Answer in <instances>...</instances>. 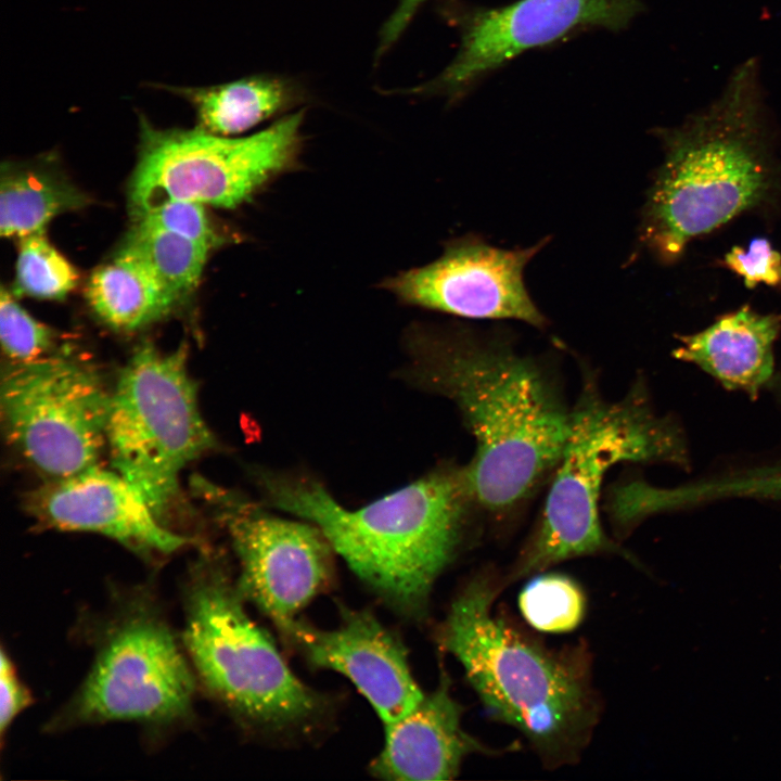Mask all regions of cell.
Segmentation results:
<instances>
[{
  "mask_svg": "<svg viewBox=\"0 0 781 781\" xmlns=\"http://www.w3.org/2000/svg\"><path fill=\"white\" fill-rule=\"evenodd\" d=\"M420 349L421 380L454 402L474 437L463 470L475 504L511 512L553 474L571 410L538 362L501 337L456 332L426 337Z\"/></svg>",
  "mask_w": 781,
  "mask_h": 781,
  "instance_id": "6da1fadb",
  "label": "cell"
},
{
  "mask_svg": "<svg viewBox=\"0 0 781 781\" xmlns=\"http://www.w3.org/2000/svg\"><path fill=\"white\" fill-rule=\"evenodd\" d=\"M657 133L665 154L640 241L661 260H675L692 239L772 199L779 175L755 59L731 74L709 105Z\"/></svg>",
  "mask_w": 781,
  "mask_h": 781,
  "instance_id": "7a4b0ae2",
  "label": "cell"
},
{
  "mask_svg": "<svg viewBox=\"0 0 781 781\" xmlns=\"http://www.w3.org/2000/svg\"><path fill=\"white\" fill-rule=\"evenodd\" d=\"M274 507L317 526L351 571L392 607L421 616L475 504L463 469H440L357 510L319 483L263 473Z\"/></svg>",
  "mask_w": 781,
  "mask_h": 781,
  "instance_id": "3957f363",
  "label": "cell"
},
{
  "mask_svg": "<svg viewBox=\"0 0 781 781\" xmlns=\"http://www.w3.org/2000/svg\"><path fill=\"white\" fill-rule=\"evenodd\" d=\"M500 586L469 581L437 630L486 710L517 729L550 767L572 764L587 745L598 706L581 645L549 650L495 613Z\"/></svg>",
  "mask_w": 781,
  "mask_h": 781,
  "instance_id": "277c9868",
  "label": "cell"
},
{
  "mask_svg": "<svg viewBox=\"0 0 781 781\" xmlns=\"http://www.w3.org/2000/svg\"><path fill=\"white\" fill-rule=\"evenodd\" d=\"M622 461L689 465L680 426L655 414L640 382L617 401L590 385L571 410L568 434L553 472L539 524L509 579L539 573L569 559L615 551L599 520L600 489Z\"/></svg>",
  "mask_w": 781,
  "mask_h": 781,
  "instance_id": "5b68a950",
  "label": "cell"
},
{
  "mask_svg": "<svg viewBox=\"0 0 781 781\" xmlns=\"http://www.w3.org/2000/svg\"><path fill=\"white\" fill-rule=\"evenodd\" d=\"M184 644L206 688L241 720L269 731L303 728L327 707L243 606L238 585L201 565L187 593Z\"/></svg>",
  "mask_w": 781,
  "mask_h": 781,
  "instance_id": "8992f818",
  "label": "cell"
},
{
  "mask_svg": "<svg viewBox=\"0 0 781 781\" xmlns=\"http://www.w3.org/2000/svg\"><path fill=\"white\" fill-rule=\"evenodd\" d=\"M187 356L184 344L166 354L138 346L111 394L106 425L112 466L164 525L181 502L180 472L216 444Z\"/></svg>",
  "mask_w": 781,
  "mask_h": 781,
  "instance_id": "52a82bcc",
  "label": "cell"
},
{
  "mask_svg": "<svg viewBox=\"0 0 781 781\" xmlns=\"http://www.w3.org/2000/svg\"><path fill=\"white\" fill-rule=\"evenodd\" d=\"M304 111L241 138L140 121L139 159L129 183L135 218L172 200L232 208L285 169L300 144Z\"/></svg>",
  "mask_w": 781,
  "mask_h": 781,
  "instance_id": "ba28073f",
  "label": "cell"
},
{
  "mask_svg": "<svg viewBox=\"0 0 781 781\" xmlns=\"http://www.w3.org/2000/svg\"><path fill=\"white\" fill-rule=\"evenodd\" d=\"M111 394L95 370L67 356L14 362L1 380L5 435L52 479L72 476L98 465Z\"/></svg>",
  "mask_w": 781,
  "mask_h": 781,
  "instance_id": "9c48e42d",
  "label": "cell"
},
{
  "mask_svg": "<svg viewBox=\"0 0 781 781\" xmlns=\"http://www.w3.org/2000/svg\"><path fill=\"white\" fill-rule=\"evenodd\" d=\"M193 688L167 625L137 609L110 631L69 710L88 722H167L189 712Z\"/></svg>",
  "mask_w": 781,
  "mask_h": 781,
  "instance_id": "30bf717a",
  "label": "cell"
},
{
  "mask_svg": "<svg viewBox=\"0 0 781 781\" xmlns=\"http://www.w3.org/2000/svg\"><path fill=\"white\" fill-rule=\"evenodd\" d=\"M193 486L227 528L240 562L243 598L284 628L329 584V541L313 524L269 515L202 477Z\"/></svg>",
  "mask_w": 781,
  "mask_h": 781,
  "instance_id": "8fae6325",
  "label": "cell"
},
{
  "mask_svg": "<svg viewBox=\"0 0 781 781\" xmlns=\"http://www.w3.org/2000/svg\"><path fill=\"white\" fill-rule=\"evenodd\" d=\"M643 10L641 0H517L464 16L450 64L409 93L460 98L479 78L526 50L584 27L617 31Z\"/></svg>",
  "mask_w": 781,
  "mask_h": 781,
  "instance_id": "7c38bea8",
  "label": "cell"
},
{
  "mask_svg": "<svg viewBox=\"0 0 781 781\" xmlns=\"http://www.w3.org/2000/svg\"><path fill=\"white\" fill-rule=\"evenodd\" d=\"M546 241L504 249L466 236L433 263L389 279L385 287L424 308L472 319H515L541 328L546 318L526 290L524 269Z\"/></svg>",
  "mask_w": 781,
  "mask_h": 781,
  "instance_id": "4fadbf2b",
  "label": "cell"
},
{
  "mask_svg": "<svg viewBox=\"0 0 781 781\" xmlns=\"http://www.w3.org/2000/svg\"><path fill=\"white\" fill-rule=\"evenodd\" d=\"M280 631L312 667L347 677L384 725L406 716L424 696L402 643L369 611L344 609L332 629L294 619Z\"/></svg>",
  "mask_w": 781,
  "mask_h": 781,
  "instance_id": "5bb4252c",
  "label": "cell"
},
{
  "mask_svg": "<svg viewBox=\"0 0 781 781\" xmlns=\"http://www.w3.org/2000/svg\"><path fill=\"white\" fill-rule=\"evenodd\" d=\"M28 503L39 520L53 527L98 533L143 554L171 553L189 542L157 520L123 475L99 465L53 479Z\"/></svg>",
  "mask_w": 781,
  "mask_h": 781,
  "instance_id": "9a60e30c",
  "label": "cell"
},
{
  "mask_svg": "<svg viewBox=\"0 0 781 781\" xmlns=\"http://www.w3.org/2000/svg\"><path fill=\"white\" fill-rule=\"evenodd\" d=\"M461 705L444 676L411 712L384 725V746L371 772L392 781L450 780L469 755L504 752L471 737L461 726Z\"/></svg>",
  "mask_w": 781,
  "mask_h": 781,
  "instance_id": "2e32d148",
  "label": "cell"
},
{
  "mask_svg": "<svg viewBox=\"0 0 781 781\" xmlns=\"http://www.w3.org/2000/svg\"><path fill=\"white\" fill-rule=\"evenodd\" d=\"M780 330V315L759 313L745 305L700 332L679 336L674 356L697 366L726 389L756 399L773 375Z\"/></svg>",
  "mask_w": 781,
  "mask_h": 781,
  "instance_id": "e0dca14e",
  "label": "cell"
},
{
  "mask_svg": "<svg viewBox=\"0 0 781 781\" xmlns=\"http://www.w3.org/2000/svg\"><path fill=\"white\" fill-rule=\"evenodd\" d=\"M194 108L199 128L219 136L246 131L296 104L303 91L290 79L257 75L206 87H170Z\"/></svg>",
  "mask_w": 781,
  "mask_h": 781,
  "instance_id": "ac0fdd59",
  "label": "cell"
},
{
  "mask_svg": "<svg viewBox=\"0 0 781 781\" xmlns=\"http://www.w3.org/2000/svg\"><path fill=\"white\" fill-rule=\"evenodd\" d=\"M86 295L94 312L120 331L157 321L177 304L143 264L120 252L91 274Z\"/></svg>",
  "mask_w": 781,
  "mask_h": 781,
  "instance_id": "d6986e66",
  "label": "cell"
},
{
  "mask_svg": "<svg viewBox=\"0 0 781 781\" xmlns=\"http://www.w3.org/2000/svg\"><path fill=\"white\" fill-rule=\"evenodd\" d=\"M86 194L51 174L2 169L0 184V232L24 238L43 232L59 214L84 207Z\"/></svg>",
  "mask_w": 781,
  "mask_h": 781,
  "instance_id": "ffe728a7",
  "label": "cell"
},
{
  "mask_svg": "<svg viewBox=\"0 0 781 781\" xmlns=\"http://www.w3.org/2000/svg\"><path fill=\"white\" fill-rule=\"evenodd\" d=\"M212 247L136 222L118 252L143 264L177 303L197 286Z\"/></svg>",
  "mask_w": 781,
  "mask_h": 781,
  "instance_id": "44dd1931",
  "label": "cell"
},
{
  "mask_svg": "<svg viewBox=\"0 0 781 781\" xmlns=\"http://www.w3.org/2000/svg\"><path fill=\"white\" fill-rule=\"evenodd\" d=\"M518 607L536 630L564 633L582 622L587 601L580 586L571 577L551 573L535 576L522 589Z\"/></svg>",
  "mask_w": 781,
  "mask_h": 781,
  "instance_id": "7402d4cb",
  "label": "cell"
},
{
  "mask_svg": "<svg viewBox=\"0 0 781 781\" xmlns=\"http://www.w3.org/2000/svg\"><path fill=\"white\" fill-rule=\"evenodd\" d=\"M78 273L46 239L36 232L20 239L14 293L47 299L65 297Z\"/></svg>",
  "mask_w": 781,
  "mask_h": 781,
  "instance_id": "603a6c76",
  "label": "cell"
},
{
  "mask_svg": "<svg viewBox=\"0 0 781 781\" xmlns=\"http://www.w3.org/2000/svg\"><path fill=\"white\" fill-rule=\"evenodd\" d=\"M0 338L3 351L14 362L34 361L51 351L55 333L33 318L15 299L1 290Z\"/></svg>",
  "mask_w": 781,
  "mask_h": 781,
  "instance_id": "cb8c5ba5",
  "label": "cell"
},
{
  "mask_svg": "<svg viewBox=\"0 0 781 781\" xmlns=\"http://www.w3.org/2000/svg\"><path fill=\"white\" fill-rule=\"evenodd\" d=\"M136 222L165 230L214 247L219 236L210 223L204 204L172 200L137 218Z\"/></svg>",
  "mask_w": 781,
  "mask_h": 781,
  "instance_id": "d4e9b609",
  "label": "cell"
},
{
  "mask_svg": "<svg viewBox=\"0 0 781 781\" xmlns=\"http://www.w3.org/2000/svg\"><path fill=\"white\" fill-rule=\"evenodd\" d=\"M722 264L752 289L764 283L768 286H781V254L765 238H755L748 248L732 247L724 257Z\"/></svg>",
  "mask_w": 781,
  "mask_h": 781,
  "instance_id": "484cf974",
  "label": "cell"
},
{
  "mask_svg": "<svg viewBox=\"0 0 781 781\" xmlns=\"http://www.w3.org/2000/svg\"><path fill=\"white\" fill-rule=\"evenodd\" d=\"M0 687V730L3 735L15 717L30 703L28 692L17 678L13 664L3 650L1 652Z\"/></svg>",
  "mask_w": 781,
  "mask_h": 781,
  "instance_id": "4316f807",
  "label": "cell"
},
{
  "mask_svg": "<svg viewBox=\"0 0 781 781\" xmlns=\"http://www.w3.org/2000/svg\"><path fill=\"white\" fill-rule=\"evenodd\" d=\"M739 484L746 499L781 502V461L746 469Z\"/></svg>",
  "mask_w": 781,
  "mask_h": 781,
  "instance_id": "83f0119b",
  "label": "cell"
},
{
  "mask_svg": "<svg viewBox=\"0 0 781 781\" xmlns=\"http://www.w3.org/2000/svg\"><path fill=\"white\" fill-rule=\"evenodd\" d=\"M428 0H399L394 12L384 23L377 46V51L385 54L404 34L413 16Z\"/></svg>",
  "mask_w": 781,
  "mask_h": 781,
  "instance_id": "f1b7e54d",
  "label": "cell"
},
{
  "mask_svg": "<svg viewBox=\"0 0 781 781\" xmlns=\"http://www.w3.org/2000/svg\"><path fill=\"white\" fill-rule=\"evenodd\" d=\"M780 385H781V381H780Z\"/></svg>",
  "mask_w": 781,
  "mask_h": 781,
  "instance_id": "f546056e",
  "label": "cell"
}]
</instances>
